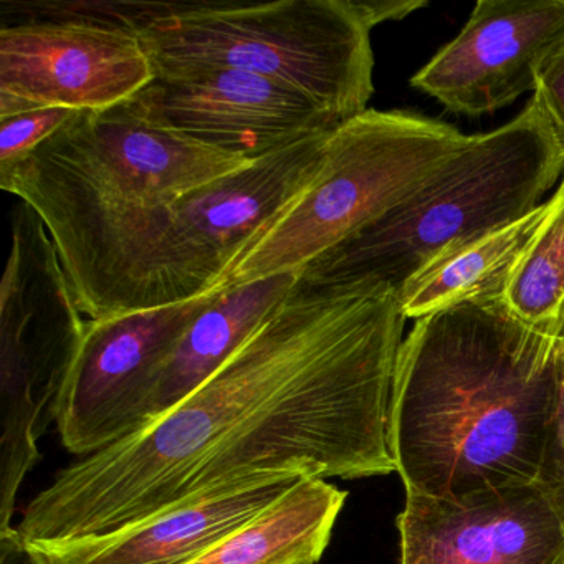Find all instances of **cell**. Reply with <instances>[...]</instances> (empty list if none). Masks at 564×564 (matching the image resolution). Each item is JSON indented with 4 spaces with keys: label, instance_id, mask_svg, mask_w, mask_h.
<instances>
[{
    "label": "cell",
    "instance_id": "obj_6",
    "mask_svg": "<svg viewBox=\"0 0 564 564\" xmlns=\"http://www.w3.org/2000/svg\"><path fill=\"white\" fill-rule=\"evenodd\" d=\"M88 319L78 308L42 220L19 200L0 282V530L11 528L39 438L80 351Z\"/></svg>",
    "mask_w": 564,
    "mask_h": 564
},
{
    "label": "cell",
    "instance_id": "obj_16",
    "mask_svg": "<svg viewBox=\"0 0 564 564\" xmlns=\"http://www.w3.org/2000/svg\"><path fill=\"white\" fill-rule=\"evenodd\" d=\"M346 495L328 480H300L259 517L186 564H316Z\"/></svg>",
    "mask_w": 564,
    "mask_h": 564
},
{
    "label": "cell",
    "instance_id": "obj_10",
    "mask_svg": "<svg viewBox=\"0 0 564 564\" xmlns=\"http://www.w3.org/2000/svg\"><path fill=\"white\" fill-rule=\"evenodd\" d=\"M124 105L153 127L246 160L343 124L302 91L232 68L158 75Z\"/></svg>",
    "mask_w": 564,
    "mask_h": 564
},
{
    "label": "cell",
    "instance_id": "obj_15",
    "mask_svg": "<svg viewBox=\"0 0 564 564\" xmlns=\"http://www.w3.org/2000/svg\"><path fill=\"white\" fill-rule=\"evenodd\" d=\"M551 209V197L517 223L491 230L429 263L401 290L405 319L471 302L505 299L511 276Z\"/></svg>",
    "mask_w": 564,
    "mask_h": 564
},
{
    "label": "cell",
    "instance_id": "obj_12",
    "mask_svg": "<svg viewBox=\"0 0 564 564\" xmlns=\"http://www.w3.org/2000/svg\"><path fill=\"white\" fill-rule=\"evenodd\" d=\"M563 44L564 0H480L411 85L452 113H495L534 94L541 67Z\"/></svg>",
    "mask_w": 564,
    "mask_h": 564
},
{
    "label": "cell",
    "instance_id": "obj_19",
    "mask_svg": "<svg viewBox=\"0 0 564 564\" xmlns=\"http://www.w3.org/2000/svg\"><path fill=\"white\" fill-rule=\"evenodd\" d=\"M533 97L564 144V44L541 67Z\"/></svg>",
    "mask_w": 564,
    "mask_h": 564
},
{
    "label": "cell",
    "instance_id": "obj_9",
    "mask_svg": "<svg viewBox=\"0 0 564 564\" xmlns=\"http://www.w3.org/2000/svg\"><path fill=\"white\" fill-rule=\"evenodd\" d=\"M219 292L180 305L88 319L55 411L62 444L70 454L88 457L137 431L158 371Z\"/></svg>",
    "mask_w": 564,
    "mask_h": 564
},
{
    "label": "cell",
    "instance_id": "obj_8",
    "mask_svg": "<svg viewBox=\"0 0 564 564\" xmlns=\"http://www.w3.org/2000/svg\"><path fill=\"white\" fill-rule=\"evenodd\" d=\"M154 80L137 32L90 19H28L0 29V118L39 108L105 111Z\"/></svg>",
    "mask_w": 564,
    "mask_h": 564
},
{
    "label": "cell",
    "instance_id": "obj_3",
    "mask_svg": "<svg viewBox=\"0 0 564 564\" xmlns=\"http://www.w3.org/2000/svg\"><path fill=\"white\" fill-rule=\"evenodd\" d=\"M563 174V141L533 97L510 123L465 138L411 193L313 260L300 280L399 293L444 253L533 213Z\"/></svg>",
    "mask_w": 564,
    "mask_h": 564
},
{
    "label": "cell",
    "instance_id": "obj_13",
    "mask_svg": "<svg viewBox=\"0 0 564 564\" xmlns=\"http://www.w3.org/2000/svg\"><path fill=\"white\" fill-rule=\"evenodd\" d=\"M299 481L260 485L176 508L113 533L28 550L35 564H186L259 517Z\"/></svg>",
    "mask_w": 564,
    "mask_h": 564
},
{
    "label": "cell",
    "instance_id": "obj_11",
    "mask_svg": "<svg viewBox=\"0 0 564 564\" xmlns=\"http://www.w3.org/2000/svg\"><path fill=\"white\" fill-rule=\"evenodd\" d=\"M401 564H564V495L544 481L464 500L405 495Z\"/></svg>",
    "mask_w": 564,
    "mask_h": 564
},
{
    "label": "cell",
    "instance_id": "obj_20",
    "mask_svg": "<svg viewBox=\"0 0 564 564\" xmlns=\"http://www.w3.org/2000/svg\"><path fill=\"white\" fill-rule=\"evenodd\" d=\"M541 481L557 488L564 495V338L563 348H561L556 409H554L553 427H551L550 445H547Z\"/></svg>",
    "mask_w": 564,
    "mask_h": 564
},
{
    "label": "cell",
    "instance_id": "obj_2",
    "mask_svg": "<svg viewBox=\"0 0 564 564\" xmlns=\"http://www.w3.org/2000/svg\"><path fill=\"white\" fill-rule=\"evenodd\" d=\"M563 338L564 318L533 325L505 299L415 319L389 415L405 495L455 501L541 481Z\"/></svg>",
    "mask_w": 564,
    "mask_h": 564
},
{
    "label": "cell",
    "instance_id": "obj_1",
    "mask_svg": "<svg viewBox=\"0 0 564 564\" xmlns=\"http://www.w3.org/2000/svg\"><path fill=\"white\" fill-rule=\"evenodd\" d=\"M404 325L394 290L299 280L187 398L64 468L25 508L22 541L101 536L273 481L395 471L389 415Z\"/></svg>",
    "mask_w": 564,
    "mask_h": 564
},
{
    "label": "cell",
    "instance_id": "obj_5",
    "mask_svg": "<svg viewBox=\"0 0 564 564\" xmlns=\"http://www.w3.org/2000/svg\"><path fill=\"white\" fill-rule=\"evenodd\" d=\"M408 111L366 110L329 134L322 170L237 257L224 290L300 273L388 213L465 141Z\"/></svg>",
    "mask_w": 564,
    "mask_h": 564
},
{
    "label": "cell",
    "instance_id": "obj_17",
    "mask_svg": "<svg viewBox=\"0 0 564 564\" xmlns=\"http://www.w3.org/2000/svg\"><path fill=\"white\" fill-rule=\"evenodd\" d=\"M524 322L554 325L564 318V174L543 226L528 247L505 293Z\"/></svg>",
    "mask_w": 564,
    "mask_h": 564
},
{
    "label": "cell",
    "instance_id": "obj_23",
    "mask_svg": "<svg viewBox=\"0 0 564 564\" xmlns=\"http://www.w3.org/2000/svg\"><path fill=\"white\" fill-rule=\"evenodd\" d=\"M302 564H313V563H302Z\"/></svg>",
    "mask_w": 564,
    "mask_h": 564
},
{
    "label": "cell",
    "instance_id": "obj_21",
    "mask_svg": "<svg viewBox=\"0 0 564 564\" xmlns=\"http://www.w3.org/2000/svg\"><path fill=\"white\" fill-rule=\"evenodd\" d=\"M359 14L369 29L382 22L401 21L429 4L427 0H359L356 2Z\"/></svg>",
    "mask_w": 564,
    "mask_h": 564
},
{
    "label": "cell",
    "instance_id": "obj_18",
    "mask_svg": "<svg viewBox=\"0 0 564 564\" xmlns=\"http://www.w3.org/2000/svg\"><path fill=\"white\" fill-rule=\"evenodd\" d=\"M82 113L67 108H39L0 118V176L11 173L32 151Z\"/></svg>",
    "mask_w": 564,
    "mask_h": 564
},
{
    "label": "cell",
    "instance_id": "obj_14",
    "mask_svg": "<svg viewBox=\"0 0 564 564\" xmlns=\"http://www.w3.org/2000/svg\"><path fill=\"white\" fill-rule=\"evenodd\" d=\"M299 280L300 273H285L219 292L158 371L141 408L137 431L209 379L292 293Z\"/></svg>",
    "mask_w": 564,
    "mask_h": 564
},
{
    "label": "cell",
    "instance_id": "obj_7",
    "mask_svg": "<svg viewBox=\"0 0 564 564\" xmlns=\"http://www.w3.org/2000/svg\"><path fill=\"white\" fill-rule=\"evenodd\" d=\"M252 161L153 127L123 104L78 115L0 176V187L15 197L47 193L158 207Z\"/></svg>",
    "mask_w": 564,
    "mask_h": 564
},
{
    "label": "cell",
    "instance_id": "obj_22",
    "mask_svg": "<svg viewBox=\"0 0 564 564\" xmlns=\"http://www.w3.org/2000/svg\"><path fill=\"white\" fill-rule=\"evenodd\" d=\"M0 564H35L15 527L0 531Z\"/></svg>",
    "mask_w": 564,
    "mask_h": 564
},
{
    "label": "cell",
    "instance_id": "obj_4",
    "mask_svg": "<svg viewBox=\"0 0 564 564\" xmlns=\"http://www.w3.org/2000/svg\"><path fill=\"white\" fill-rule=\"evenodd\" d=\"M154 77L232 68L302 91L341 123L375 94L371 29L355 0L161 2L137 29Z\"/></svg>",
    "mask_w": 564,
    "mask_h": 564
}]
</instances>
